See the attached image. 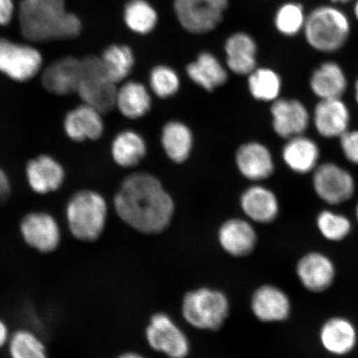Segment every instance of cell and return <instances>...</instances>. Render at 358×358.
<instances>
[{"instance_id":"obj_1","label":"cell","mask_w":358,"mask_h":358,"mask_svg":"<svg viewBox=\"0 0 358 358\" xmlns=\"http://www.w3.org/2000/svg\"><path fill=\"white\" fill-rule=\"evenodd\" d=\"M114 206L125 224L146 235L162 234L174 213L171 196L158 178L145 173L124 179L115 196Z\"/></svg>"},{"instance_id":"obj_2","label":"cell","mask_w":358,"mask_h":358,"mask_svg":"<svg viewBox=\"0 0 358 358\" xmlns=\"http://www.w3.org/2000/svg\"><path fill=\"white\" fill-rule=\"evenodd\" d=\"M20 22L22 36L34 43L75 38L82 31V22L66 10L64 0H21Z\"/></svg>"},{"instance_id":"obj_3","label":"cell","mask_w":358,"mask_h":358,"mask_svg":"<svg viewBox=\"0 0 358 358\" xmlns=\"http://www.w3.org/2000/svg\"><path fill=\"white\" fill-rule=\"evenodd\" d=\"M352 32L351 20L335 4H322L307 13L303 30L310 46L320 52H335L348 41Z\"/></svg>"},{"instance_id":"obj_4","label":"cell","mask_w":358,"mask_h":358,"mask_svg":"<svg viewBox=\"0 0 358 358\" xmlns=\"http://www.w3.org/2000/svg\"><path fill=\"white\" fill-rule=\"evenodd\" d=\"M108 208L103 196L93 191H80L69 201L66 220L71 235L84 243H93L104 232Z\"/></svg>"},{"instance_id":"obj_5","label":"cell","mask_w":358,"mask_h":358,"mask_svg":"<svg viewBox=\"0 0 358 358\" xmlns=\"http://www.w3.org/2000/svg\"><path fill=\"white\" fill-rule=\"evenodd\" d=\"M181 310L183 320L192 328L217 331L229 316L230 302L222 291L201 287L185 294Z\"/></svg>"},{"instance_id":"obj_6","label":"cell","mask_w":358,"mask_h":358,"mask_svg":"<svg viewBox=\"0 0 358 358\" xmlns=\"http://www.w3.org/2000/svg\"><path fill=\"white\" fill-rule=\"evenodd\" d=\"M118 88L107 78L100 57L90 55L82 59V79L78 94L84 102L101 114L115 108Z\"/></svg>"},{"instance_id":"obj_7","label":"cell","mask_w":358,"mask_h":358,"mask_svg":"<svg viewBox=\"0 0 358 358\" xmlns=\"http://www.w3.org/2000/svg\"><path fill=\"white\" fill-rule=\"evenodd\" d=\"M229 0H173L178 24L186 32L201 35L216 29L223 20Z\"/></svg>"},{"instance_id":"obj_8","label":"cell","mask_w":358,"mask_h":358,"mask_svg":"<svg viewBox=\"0 0 358 358\" xmlns=\"http://www.w3.org/2000/svg\"><path fill=\"white\" fill-rule=\"evenodd\" d=\"M145 337L153 350L169 358H185L189 355V338L167 313H156L150 317Z\"/></svg>"},{"instance_id":"obj_9","label":"cell","mask_w":358,"mask_h":358,"mask_svg":"<svg viewBox=\"0 0 358 358\" xmlns=\"http://www.w3.org/2000/svg\"><path fill=\"white\" fill-rule=\"evenodd\" d=\"M43 57L29 45L0 39V71L17 82H28L38 73Z\"/></svg>"},{"instance_id":"obj_10","label":"cell","mask_w":358,"mask_h":358,"mask_svg":"<svg viewBox=\"0 0 358 358\" xmlns=\"http://www.w3.org/2000/svg\"><path fill=\"white\" fill-rule=\"evenodd\" d=\"M20 232L26 244L38 252H53L61 243L60 227L55 219L48 213L26 215L20 223Z\"/></svg>"},{"instance_id":"obj_11","label":"cell","mask_w":358,"mask_h":358,"mask_svg":"<svg viewBox=\"0 0 358 358\" xmlns=\"http://www.w3.org/2000/svg\"><path fill=\"white\" fill-rule=\"evenodd\" d=\"M313 187L316 194L326 203L339 204L351 198L355 185L345 169L334 164H324L315 170Z\"/></svg>"},{"instance_id":"obj_12","label":"cell","mask_w":358,"mask_h":358,"mask_svg":"<svg viewBox=\"0 0 358 358\" xmlns=\"http://www.w3.org/2000/svg\"><path fill=\"white\" fill-rule=\"evenodd\" d=\"M296 274L304 288L310 292L320 293L333 285L336 268L332 259L327 255L311 252L299 259Z\"/></svg>"},{"instance_id":"obj_13","label":"cell","mask_w":358,"mask_h":358,"mask_svg":"<svg viewBox=\"0 0 358 358\" xmlns=\"http://www.w3.org/2000/svg\"><path fill=\"white\" fill-rule=\"evenodd\" d=\"M250 308L254 316L263 323H278L289 319L292 304L284 290L264 285L254 291Z\"/></svg>"},{"instance_id":"obj_14","label":"cell","mask_w":358,"mask_h":358,"mask_svg":"<svg viewBox=\"0 0 358 358\" xmlns=\"http://www.w3.org/2000/svg\"><path fill=\"white\" fill-rule=\"evenodd\" d=\"M82 79V59L75 57L60 58L49 65L42 75L43 86L56 96L78 93Z\"/></svg>"},{"instance_id":"obj_15","label":"cell","mask_w":358,"mask_h":358,"mask_svg":"<svg viewBox=\"0 0 358 358\" xmlns=\"http://www.w3.org/2000/svg\"><path fill=\"white\" fill-rule=\"evenodd\" d=\"M257 240L256 230L243 219H229L219 228V244L224 252L234 257L249 256L257 248Z\"/></svg>"},{"instance_id":"obj_16","label":"cell","mask_w":358,"mask_h":358,"mask_svg":"<svg viewBox=\"0 0 358 358\" xmlns=\"http://www.w3.org/2000/svg\"><path fill=\"white\" fill-rule=\"evenodd\" d=\"M357 338L355 325L344 317H331L322 325L320 331L321 345L334 356H346L355 350Z\"/></svg>"},{"instance_id":"obj_17","label":"cell","mask_w":358,"mask_h":358,"mask_svg":"<svg viewBox=\"0 0 358 358\" xmlns=\"http://www.w3.org/2000/svg\"><path fill=\"white\" fill-rule=\"evenodd\" d=\"M271 113L273 127L283 138L301 136L310 122L306 107L296 100H275L271 107Z\"/></svg>"},{"instance_id":"obj_18","label":"cell","mask_w":358,"mask_h":358,"mask_svg":"<svg viewBox=\"0 0 358 358\" xmlns=\"http://www.w3.org/2000/svg\"><path fill=\"white\" fill-rule=\"evenodd\" d=\"M227 64L232 73L245 76L257 69L258 47L249 34L236 32L229 36L224 46Z\"/></svg>"},{"instance_id":"obj_19","label":"cell","mask_w":358,"mask_h":358,"mask_svg":"<svg viewBox=\"0 0 358 358\" xmlns=\"http://www.w3.org/2000/svg\"><path fill=\"white\" fill-rule=\"evenodd\" d=\"M236 162L241 173L250 180H262L274 171L271 152L257 142L241 145L237 150Z\"/></svg>"},{"instance_id":"obj_20","label":"cell","mask_w":358,"mask_h":358,"mask_svg":"<svg viewBox=\"0 0 358 358\" xmlns=\"http://www.w3.org/2000/svg\"><path fill=\"white\" fill-rule=\"evenodd\" d=\"M64 128L67 136L75 141H96L104 131L102 114L86 104L66 115Z\"/></svg>"},{"instance_id":"obj_21","label":"cell","mask_w":358,"mask_h":358,"mask_svg":"<svg viewBox=\"0 0 358 358\" xmlns=\"http://www.w3.org/2000/svg\"><path fill=\"white\" fill-rule=\"evenodd\" d=\"M349 120L348 107L340 99L321 100L313 116L317 131L327 138L341 137L348 131Z\"/></svg>"},{"instance_id":"obj_22","label":"cell","mask_w":358,"mask_h":358,"mask_svg":"<svg viewBox=\"0 0 358 358\" xmlns=\"http://www.w3.org/2000/svg\"><path fill=\"white\" fill-rule=\"evenodd\" d=\"M241 207L250 220L257 223H270L279 214V203L271 190L262 186H254L244 192Z\"/></svg>"},{"instance_id":"obj_23","label":"cell","mask_w":358,"mask_h":358,"mask_svg":"<svg viewBox=\"0 0 358 358\" xmlns=\"http://www.w3.org/2000/svg\"><path fill=\"white\" fill-rule=\"evenodd\" d=\"M27 177L34 191L48 194L59 189L64 180V170L51 157L42 155L30 161L27 166Z\"/></svg>"},{"instance_id":"obj_24","label":"cell","mask_w":358,"mask_h":358,"mask_svg":"<svg viewBox=\"0 0 358 358\" xmlns=\"http://www.w3.org/2000/svg\"><path fill=\"white\" fill-rule=\"evenodd\" d=\"M186 71L192 82L208 92L222 86L228 79L225 67L209 52L200 53L195 61L187 66Z\"/></svg>"},{"instance_id":"obj_25","label":"cell","mask_w":358,"mask_h":358,"mask_svg":"<svg viewBox=\"0 0 358 358\" xmlns=\"http://www.w3.org/2000/svg\"><path fill=\"white\" fill-rule=\"evenodd\" d=\"M310 86L321 100L340 99L348 86L346 75L338 64L327 62L313 71Z\"/></svg>"},{"instance_id":"obj_26","label":"cell","mask_w":358,"mask_h":358,"mask_svg":"<svg viewBox=\"0 0 358 358\" xmlns=\"http://www.w3.org/2000/svg\"><path fill=\"white\" fill-rule=\"evenodd\" d=\"M283 159L290 169L307 173L315 168L320 150L315 142L302 136L290 138L284 147Z\"/></svg>"},{"instance_id":"obj_27","label":"cell","mask_w":358,"mask_h":358,"mask_svg":"<svg viewBox=\"0 0 358 358\" xmlns=\"http://www.w3.org/2000/svg\"><path fill=\"white\" fill-rule=\"evenodd\" d=\"M115 107H117L124 117L140 119L150 111L151 97L144 85L129 82L118 89Z\"/></svg>"},{"instance_id":"obj_28","label":"cell","mask_w":358,"mask_h":358,"mask_svg":"<svg viewBox=\"0 0 358 358\" xmlns=\"http://www.w3.org/2000/svg\"><path fill=\"white\" fill-rule=\"evenodd\" d=\"M123 21L133 34L148 35L159 24V13L148 0H128L123 8Z\"/></svg>"},{"instance_id":"obj_29","label":"cell","mask_w":358,"mask_h":358,"mask_svg":"<svg viewBox=\"0 0 358 358\" xmlns=\"http://www.w3.org/2000/svg\"><path fill=\"white\" fill-rule=\"evenodd\" d=\"M161 141L169 158L173 162L182 164L189 159L194 138L186 124L171 122L164 125Z\"/></svg>"},{"instance_id":"obj_30","label":"cell","mask_w":358,"mask_h":358,"mask_svg":"<svg viewBox=\"0 0 358 358\" xmlns=\"http://www.w3.org/2000/svg\"><path fill=\"white\" fill-rule=\"evenodd\" d=\"M146 143L140 134L124 131L117 134L111 147L115 162L123 168L136 166L145 158Z\"/></svg>"},{"instance_id":"obj_31","label":"cell","mask_w":358,"mask_h":358,"mask_svg":"<svg viewBox=\"0 0 358 358\" xmlns=\"http://www.w3.org/2000/svg\"><path fill=\"white\" fill-rule=\"evenodd\" d=\"M107 78L117 85L131 74L134 66L132 49L125 44H112L100 57Z\"/></svg>"},{"instance_id":"obj_32","label":"cell","mask_w":358,"mask_h":358,"mask_svg":"<svg viewBox=\"0 0 358 358\" xmlns=\"http://www.w3.org/2000/svg\"><path fill=\"white\" fill-rule=\"evenodd\" d=\"M307 13L301 3L288 1L277 8L274 15V26L277 32L284 37L293 38L303 33Z\"/></svg>"},{"instance_id":"obj_33","label":"cell","mask_w":358,"mask_h":358,"mask_svg":"<svg viewBox=\"0 0 358 358\" xmlns=\"http://www.w3.org/2000/svg\"><path fill=\"white\" fill-rule=\"evenodd\" d=\"M248 76V87L254 98L264 101L277 100L281 89V79L278 73L266 67H257Z\"/></svg>"},{"instance_id":"obj_34","label":"cell","mask_w":358,"mask_h":358,"mask_svg":"<svg viewBox=\"0 0 358 358\" xmlns=\"http://www.w3.org/2000/svg\"><path fill=\"white\" fill-rule=\"evenodd\" d=\"M7 345L10 358H48L43 340L28 329H20L10 335Z\"/></svg>"},{"instance_id":"obj_35","label":"cell","mask_w":358,"mask_h":358,"mask_svg":"<svg viewBox=\"0 0 358 358\" xmlns=\"http://www.w3.org/2000/svg\"><path fill=\"white\" fill-rule=\"evenodd\" d=\"M317 227L321 235L330 241L345 239L352 230L351 222L347 217L328 210L317 216Z\"/></svg>"},{"instance_id":"obj_36","label":"cell","mask_w":358,"mask_h":358,"mask_svg":"<svg viewBox=\"0 0 358 358\" xmlns=\"http://www.w3.org/2000/svg\"><path fill=\"white\" fill-rule=\"evenodd\" d=\"M150 84L155 95L164 99L176 95L180 87V79L171 67L159 65L152 69Z\"/></svg>"},{"instance_id":"obj_37","label":"cell","mask_w":358,"mask_h":358,"mask_svg":"<svg viewBox=\"0 0 358 358\" xmlns=\"http://www.w3.org/2000/svg\"><path fill=\"white\" fill-rule=\"evenodd\" d=\"M340 138L344 155L350 162L358 164V131H347Z\"/></svg>"},{"instance_id":"obj_38","label":"cell","mask_w":358,"mask_h":358,"mask_svg":"<svg viewBox=\"0 0 358 358\" xmlns=\"http://www.w3.org/2000/svg\"><path fill=\"white\" fill-rule=\"evenodd\" d=\"M15 11L13 0H0V25L10 24Z\"/></svg>"},{"instance_id":"obj_39","label":"cell","mask_w":358,"mask_h":358,"mask_svg":"<svg viewBox=\"0 0 358 358\" xmlns=\"http://www.w3.org/2000/svg\"><path fill=\"white\" fill-rule=\"evenodd\" d=\"M10 194V182L6 174L0 169V203L6 201Z\"/></svg>"},{"instance_id":"obj_40","label":"cell","mask_w":358,"mask_h":358,"mask_svg":"<svg viewBox=\"0 0 358 358\" xmlns=\"http://www.w3.org/2000/svg\"><path fill=\"white\" fill-rule=\"evenodd\" d=\"M10 338V330H8L7 324L0 319V348H2L8 344Z\"/></svg>"},{"instance_id":"obj_41","label":"cell","mask_w":358,"mask_h":358,"mask_svg":"<svg viewBox=\"0 0 358 358\" xmlns=\"http://www.w3.org/2000/svg\"><path fill=\"white\" fill-rule=\"evenodd\" d=\"M117 358H145L144 356L140 355V353L129 352H124L123 355H120Z\"/></svg>"},{"instance_id":"obj_42","label":"cell","mask_w":358,"mask_h":358,"mask_svg":"<svg viewBox=\"0 0 358 358\" xmlns=\"http://www.w3.org/2000/svg\"><path fill=\"white\" fill-rule=\"evenodd\" d=\"M355 1V0H329V2L335 6H342V4H346Z\"/></svg>"},{"instance_id":"obj_43","label":"cell","mask_w":358,"mask_h":358,"mask_svg":"<svg viewBox=\"0 0 358 358\" xmlns=\"http://www.w3.org/2000/svg\"><path fill=\"white\" fill-rule=\"evenodd\" d=\"M353 15L358 22V0L353 1Z\"/></svg>"},{"instance_id":"obj_44","label":"cell","mask_w":358,"mask_h":358,"mask_svg":"<svg viewBox=\"0 0 358 358\" xmlns=\"http://www.w3.org/2000/svg\"><path fill=\"white\" fill-rule=\"evenodd\" d=\"M355 95H356V101L357 102V104H358V79L357 80V83H356V86H355Z\"/></svg>"},{"instance_id":"obj_45","label":"cell","mask_w":358,"mask_h":358,"mask_svg":"<svg viewBox=\"0 0 358 358\" xmlns=\"http://www.w3.org/2000/svg\"><path fill=\"white\" fill-rule=\"evenodd\" d=\"M356 216H357V221H358V203H357V209H356Z\"/></svg>"}]
</instances>
